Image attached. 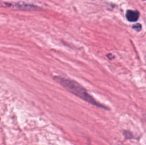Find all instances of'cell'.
<instances>
[{
    "label": "cell",
    "mask_w": 146,
    "mask_h": 145,
    "mask_svg": "<svg viewBox=\"0 0 146 145\" xmlns=\"http://www.w3.org/2000/svg\"><path fill=\"white\" fill-rule=\"evenodd\" d=\"M143 1H145V0H143Z\"/></svg>",
    "instance_id": "5"
},
{
    "label": "cell",
    "mask_w": 146,
    "mask_h": 145,
    "mask_svg": "<svg viewBox=\"0 0 146 145\" xmlns=\"http://www.w3.org/2000/svg\"><path fill=\"white\" fill-rule=\"evenodd\" d=\"M139 12L138 11H133V10H128L126 11V18L129 21H137L139 18Z\"/></svg>",
    "instance_id": "3"
},
{
    "label": "cell",
    "mask_w": 146,
    "mask_h": 145,
    "mask_svg": "<svg viewBox=\"0 0 146 145\" xmlns=\"http://www.w3.org/2000/svg\"><path fill=\"white\" fill-rule=\"evenodd\" d=\"M133 29H135V31H140L141 30V28H142V26H141V24H135V25L133 26Z\"/></svg>",
    "instance_id": "4"
},
{
    "label": "cell",
    "mask_w": 146,
    "mask_h": 145,
    "mask_svg": "<svg viewBox=\"0 0 146 145\" xmlns=\"http://www.w3.org/2000/svg\"><path fill=\"white\" fill-rule=\"evenodd\" d=\"M145 119H146V117H145Z\"/></svg>",
    "instance_id": "6"
},
{
    "label": "cell",
    "mask_w": 146,
    "mask_h": 145,
    "mask_svg": "<svg viewBox=\"0 0 146 145\" xmlns=\"http://www.w3.org/2000/svg\"><path fill=\"white\" fill-rule=\"evenodd\" d=\"M5 6L17 9L24 10V11H34L38 9V7L35 5L30 4H27L24 2H11L5 3Z\"/></svg>",
    "instance_id": "2"
},
{
    "label": "cell",
    "mask_w": 146,
    "mask_h": 145,
    "mask_svg": "<svg viewBox=\"0 0 146 145\" xmlns=\"http://www.w3.org/2000/svg\"><path fill=\"white\" fill-rule=\"evenodd\" d=\"M54 80L58 82L60 85L64 87L66 89H67V90L69 91L70 92L73 93L74 95L79 97L80 98L84 100L86 102H88V103L91 104L93 105H95V106L98 107L108 109V108L106 107L105 105H102V104L98 102L97 100H96L91 95L88 93L86 90L84 89L80 84H78L76 81L72 80L71 79H67V78L61 76H54Z\"/></svg>",
    "instance_id": "1"
}]
</instances>
